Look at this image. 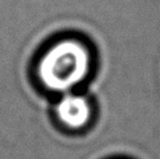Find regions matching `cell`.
<instances>
[{
	"label": "cell",
	"mask_w": 160,
	"mask_h": 159,
	"mask_svg": "<svg viewBox=\"0 0 160 159\" xmlns=\"http://www.w3.org/2000/svg\"><path fill=\"white\" fill-rule=\"evenodd\" d=\"M90 54L86 47L77 40H64L53 45L38 65L42 84L54 92H66L86 77Z\"/></svg>",
	"instance_id": "6da1fadb"
},
{
	"label": "cell",
	"mask_w": 160,
	"mask_h": 159,
	"mask_svg": "<svg viewBox=\"0 0 160 159\" xmlns=\"http://www.w3.org/2000/svg\"><path fill=\"white\" fill-rule=\"evenodd\" d=\"M57 114L66 126L78 129L89 121L90 107L85 98L79 95L68 94L57 105Z\"/></svg>",
	"instance_id": "7a4b0ae2"
}]
</instances>
